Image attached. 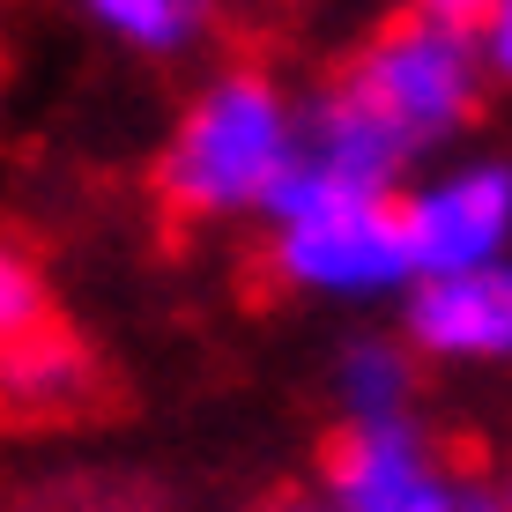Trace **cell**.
Wrapping results in <instances>:
<instances>
[{"mask_svg":"<svg viewBox=\"0 0 512 512\" xmlns=\"http://www.w3.org/2000/svg\"><path fill=\"white\" fill-rule=\"evenodd\" d=\"M290 156H297V141H290V112H282L275 82L268 75H223L179 119L156 186H164V201L179 216L268 208Z\"/></svg>","mask_w":512,"mask_h":512,"instance_id":"obj_1","label":"cell"},{"mask_svg":"<svg viewBox=\"0 0 512 512\" xmlns=\"http://www.w3.org/2000/svg\"><path fill=\"white\" fill-rule=\"evenodd\" d=\"M275 268L290 282H320V290H379V282H394V275L416 268L409 208H394L386 193H372V201L282 216Z\"/></svg>","mask_w":512,"mask_h":512,"instance_id":"obj_2","label":"cell"},{"mask_svg":"<svg viewBox=\"0 0 512 512\" xmlns=\"http://www.w3.org/2000/svg\"><path fill=\"white\" fill-rule=\"evenodd\" d=\"M327 483L342 512H490L475 490L431 468V453L416 446V431H401L394 416H364L349 431L327 438Z\"/></svg>","mask_w":512,"mask_h":512,"instance_id":"obj_3","label":"cell"},{"mask_svg":"<svg viewBox=\"0 0 512 512\" xmlns=\"http://www.w3.org/2000/svg\"><path fill=\"white\" fill-rule=\"evenodd\" d=\"M409 334L431 357H505L512 349V268L475 260V268H438L409 297Z\"/></svg>","mask_w":512,"mask_h":512,"instance_id":"obj_4","label":"cell"},{"mask_svg":"<svg viewBox=\"0 0 512 512\" xmlns=\"http://www.w3.org/2000/svg\"><path fill=\"white\" fill-rule=\"evenodd\" d=\"M505 231H512V179H505V171H461V179L431 186L423 201H409L416 275L498 260V238Z\"/></svg>","mask_w":512,"mask_h":512,"instance_id":"obj_5","label":"cell"},{"mask_svg":"<svg viewBox=\"0 0 512 512\" xmlns=\"http://www.w3.org/2000/svg\"><path fill=\"white\" fill-rule=\"evenodd\" d=\"M127 45H179L201 23V0H90Z\"/></svg>","mask_w":512,"mask_h":512,"instance_id":"obj_6","label":"cell"},{"mask_svg":"<svg viewBox=\"0 0 512 512\" xmlns=\"http://www.w3.org/2000/svg\"><path fill=\"white\" fill-rule=\"evenodd\" d=\"M0 327H8V342L45 327V290H38V275H30L23 260H8V282H0Z\"/></svg>","mask_w":512,"mask_h":512,"instance_id":"obj_7","label":"cell"},{"mask_svg":"<svg viewBox=\"0 0 512 512\" xmlns=\"http://www.w3.org/2000/svg\"><path fill=\"white\" fill-rule=\"evenodd\" d=\"M483 60L512 82V0H498V8L483 15Z\"/></svg>","mask_w":512,"mask_h":512,"instance_id":"obj_8","label":"cell"},{"mask_svg":"<svg viewBox=\"0 0 512 512\" xmlns=\"http://www.w3.org/2000/svg\"><path fill=\"white\" fill-rule=\"evenodd\" d=\"M423 15H446V23H475V15H490L498 0H416Z\"/></svg>","mask_w":512,"mask_h":512,"instance_id":"obj_9","label":"cell"},{"mask_svg":"<svg viewBox=\"0 0 512 512\" xmlns=\"http://www.w3.org/2000/svg\"><path fill=\"white\" fill-rule=\"evenodd\" d=\"M505 512H512V505H505Z\"/></svg>","mask_w":512,"mask_h":512,"instance_id":"obj_10","label":"cell"}]
</instances>
